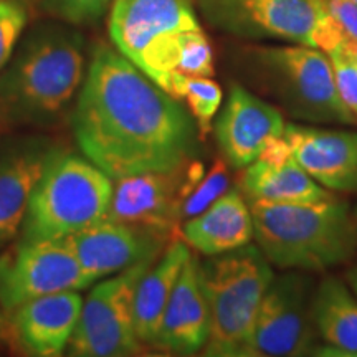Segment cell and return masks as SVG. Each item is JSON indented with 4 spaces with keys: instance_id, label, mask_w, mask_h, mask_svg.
Returning a JSON list of instances; mask_svg holds the SVG:
<instances>
[{
    "instance_id": "obj_1",
    "label": "cell",
    "mask_w": 357,
    "mask_h": 357,
    "mask_svg": "<svg viewBox=\"0 0 357 357\" xmlns=\"http://www.w3.org/2000/svg\"><path fill=\"white\" fill-rule=\"evenodd\" d=\"M70 123L82 154L113 181L189 166L202 141L178 100L105 42L89 48Z\"/></svg>"
},
{
    "instance_id": "obj_19",
    "label": "cell",
    "mask_w": 357,
    "mask_h": 357,
    "mask_svg": "<svg viewBox=\"0 0 357 357\" xmlns=\"http://www.w3.org/2000/svg\"><path fill=\"white\" fill-rule=\"evenodd\" d=\"M181 238L205 257L234 252L253 238L250 205L242 190L230 189L199 215L181 225Z\"/></svg>"
},
{
    "instance_id": "obj_10",
    "label": "cell",
    "mask_w": 357,
    "mask_h": 357,
    "mask_svg": "<svg viewBox=\"0 0 357 357\" xmlns=\"http://www.w3.org/2000/svg\"><path fill=\"white\" fill-rule=\"evenodd\" d=\"M89 283L63 240L13 245L0 253V307L3 312L45 294L84 289Z\"/></svg>"
},
{
    "instance_id": "obj_28",
    "label": "cell",
    "mask_w": 357,
    "mask_h": 357,
    "mask_svg": "<svg viewBox=\"0 0 357 357\" xmlns=\"http://www.w3.org/2000/svg\"><path fill=\"white\" fill-rule=\"evenodd\" d=\"M318 3L341 26L347 37L357 40V6L354 2L351 0H318Z\"/></svg>"
},
{
    "instance_id": "obj_13",
    "label": "cell",
    "mask_w": 357,
    "mask_h": 357,
    "mask_svg": "<svg viewBox=\"0 0 357 357\" xmlns=\"http://www.w3.org/2000/svg\"><path fill=\"white\" fill-rule=\"evenodd\" d=\"M174 235L149 227L114 222L109 218L66 238L77 255L89 284L128 270L151 258H158Z\"/></svg>"
},
{
    "instance_id": "obj_3",
    "label": "cell",
    "mask_w": 357,
    "mask_h": 357,
    "mask_svg": "<svg viewBox=\"0 0 357 357\" xmlns=\"http://www.w3.org/2000/svg\"><path fill=\"white\" fill-rule=\"evenodd\" d=\"M253 238L271 265L281 270L323 271L352 258L357 220L344 200L305 204L248 202Z\"/></svg>"
},
{
    "instance_id": "obj_4",
    "label": "cell",
    "mask_w": 357,
    "mask_h": 357,
    "mask_svg": "<svg viewBox=\"0 0 357 357\" xmlns=\"http://www.w3.org/2000/svg\"><path fill=\"white\" fill-rule=\"evenodd\" d=\"M113 178L84 155L65 151L52 155L30 197L17 242L63 240L105 218Z\"/></svg>"
},
{
    "instance_id": "obj_32",
    "label": "cell",
    "mask_w": 357,
    "mask_h": 357,
    "mask_svg": "<svg viewBox=\"0 0 357 357\" xmlns=\"http://www.w3.org/2000/svg\"><path fill=\"white\" fill-rule=\"evenodd\" d=\"M356 220H357V218H356Z\"/></svg>"
},
{
    "instance_id": "obj_20",
    "label": "cell",
    "mask_w": 357,
    "mask_h": 357,
    "mask_svg": "<svg viewBox=\"0 0 357 357\" xmlns=\"http://www.w3.org/2000/svg\"><path fill=\"white\" fill-rule=\"evenodd\" d=\"M190 255L189 245L174 236L137 283L134 293V329L142 344H155L172 289Z\"/></svg>"
},
{
    "instance_id": "obj_15",
    "label": "cell",
    "mask_w": 357,
    "mask_h": 357,
    "mask_svg": "<svg viewBox=\"0 0 357 357\" xmlns=\"http://www.w3.org/2000/svg\"><path fill=\"white\" fill-rule=\"evenodd\" d=\"M77 289L45 294L6 311V337L22 354L56 357L66 351L82 312Z\"/></svg>"
},
{
    "instance_id": "obj_2",
    "label": "cell",
    "mask_w": 357,
    "mask_h": 357,
    "mask_svg": "<svg viewBox=\"0 0 357 357\" xmlns=\"http://www.w3.org/2000/svg\"><path fill=\"white\" fill-rule=\"evenodd\" d=\"M86 65V42L77 26L60 20L35 25L0 71V134L63 123Z\"/></svg>"
},
{
    "instance_id": "obj_23",
    "label": "cell",
    "mask_w": 357,
    "mask_h": 357,
    "mask_svg": "<svg viewBox=\"0 0 357 357\" xmlns=\"http://www.w3.org/2000/svg\"><path fill=\"white\" fill-rule=\"evenodd\" d=\"M158 86L176 100H185L187 108L199 128L200 139L204 141L212 131V119L222 105L220 86L212 78L189 77L177 71L164 75Z\"/></svg>"
},
{
    "instance_id": "obj_12",
    "label": "cell",
    "mask_w": 357,
    "mask_h": 357,
    "mask_svg": "<svg viewBox=\"0 0 357 357\" xmlns=\"http://www.w3.org/2000/svg\"><path fill=\"white\" fill-rule=\"evenodd\" d=\"M199 29L194 0H113L109 7L111 43L139 70L167 38Z\"/></svg>"
},
{
    "instance_id": "obj_21",
    "label": "cell",
    "mask_w": 357,
    "mask_h": 357,
    "mask_svg": "<svg viewBox=\"0 0 357 357\" xmlns=\"http://www.w3.org/2000/svg\"><path fill=\"white\" fill-rule=\"evenodd\" d=\"M240 190L247 202L305 204L333 195L298 164L294 155L283 164L253 160L245 167Z\"/></svg>"
},
{
    "instance_id": "obj_16",
    "label": "cell",
    "mask_w": 357,
    "mask_h": 357,
    "mask_svg": "<svg viewBox=\"0 0 357 357\" xmlns=\"http://www.w3.org/2000/svg\"><path fill=\"white\" fill-rule=\"evenodd\" d=\"M283 113L242 84H231L229 98L215 123V136L223 159L234 169H245L273 137L283 136Z\"/></svg>"
},
{
    "instance_id": "obj_5",
    "label": "cell",
    "mask_w": 357,
    "mask_h": 357,
    "mask_svg": "<svg viewBox=\"0 0 357 357\" xmlns=\"http://www.w3.org/2000/svg\"><path fill=\"white\" fill-rule=\"evenodd\" d=\"M250 83L278 102L281 113L312 124H356L339 98L328 53L294 47H255L248 50Z\"/></svg>"
},
{
    "instance_id": "obj_8",
    "label": "cell",
    "mask_w": 357,
    "mask_h": 357,
    "mask_svg": "<svg viewBox=\"0 0 357 357\" xmlns=\"http://www.w3.org/2000/svg\"><path fill=\"white\" fill-rule=\"evenodd\" d=\"M151 258L96 283L82 305L66 354L73 357L137 356L142 342L134 329V293Z\"/></svg>"
},
{
    "instance_id": "obj_6",
    "label": "cell",
    "mask_w": 357,
    "mask_h": 357,
    "mask_svg": "<svg viewBox=\"0 0 357 357\" xmlns=\"http://www.w3.org/2000/svg\"><path fill=\"white\" fill-rule=\"evenodd\" d=\"M211 314L207 356H236L253 328L258 307L275 278L260 247L245 245L200 261Z\"/></svg>"
},
{
    "instance_id": "obj_29",
    "label": "cell",
    "mask_w": 357,
    "mask_h": 357,
    "mask_svg": "<svg viewBox=\"0 0 357 357\" xmlns=\"http://www.w3.org/2000/svg\"><path fill=\"white\" fill-rule=\"evenodd\" d=\"M347 283H349V288L357 298V265L347 271Z\"/></svg>"
},
{
    "instance_id": "obj_7",
    "label": "cell",
    "mask_w": 357,
    "mask_h": 357,
    "mask_svg": "<svg viewBox=\"0 0 357 357\" xmlns=\"http://www.w3.org/2000/svg\"><path fill=\"white\" fill-rule=\"evenodd\" d=\"M200 15L223 33L283 40L329 52L347 35L318 0H197Z\"/></svg>"
},
{
    "instance_id": "obj_31",
    "label": "cell",
    "mask_w": 357,
    "mask_h": 357,
    "mask_svg": "<svg viewBox=\"0 0 357 357\" xmlns=\"http://www.w3.org/2000/svg\"><path fill=\"white\" fill-rule=\"evenodd\" d=\"M351 2H354V3H356V6H357V0H351Z\"/></svg>"
},
{
    "instance_id": "obj_22",
    "label": "cell",
    "mask_w": 357,
    "mask_h": 357,
    "mask_svg": "<svg viewBox=\"0 0 357 357\" xmlns=\"http://www.w3.org/2000/svg\"><path fill=\"white\" fill-rule=\"evenodd\" d=\"M312 316L329 349L342 356H357V300L336 276H328L319 283L312 296Z\"/></svg>"
},
{
    "instance_id": "obj_9",
    "label": "cell",
    "mask_w": 357,
    "mask_h": 357,
    "mask_svg": "<svg viewBox=\"0 0 357 357\" xmlns=\"http://www.w3.org/2000/svg\"><path fill=\"white\" fill-rule=\"evenodd\" d=\"M311 280L300 271L275 276L258 307L253 328L236 356L289 357L314 349Z\"/></svg>"
},
{
    "instance_id": "obj_30",
    "label": "cell",
    "mask_w": 357,
    "mask_h": 357,
    "mask_svg": "<svg viewBox=\"0 0 357 357\" xmlns=\"http://www.w3.org/2000/svg\"><path fill=\"white\" fill-rule=\"evenodd\" d=\"M346 43H347V47L351 48V52L354 53V55L357 56V40H354V38H349V37H346Z\"/></svg>"
},
{
    "instance_id": "obj_11",
    "label": "cell",
    "mask_w": 357,
    "mask_h": 357,
    "mask_svg": "<svg viewBox=\"0 0 357 357\" xmlns=\"http://www.w3.org/2000/svg\"><path fill=\"white\" fill-rule=\"evenodd\" d=\"M202 176V164L195 159L172 172H144L118 178L105 218L176 236L181 230L182 202Z\"/></svg>"
},
{
    "instance_id": "obj_14",
    "label": "cell",
    "mask_w": 357,
    "mask_h": 357,
    "mask_svg": "<svg viewBox=\"0 0 357 357\" xmlns=\"http://www.w3.org/2000/svg\"><path fill=\"white\" fill-rule=\"evenodd\" d=\"M60 147L40 134H0V253L19 236L35 185Z\"/></svg>"
},
{
    "instance_id": "obj_17",
    "label": "cell",
    "mask_w": 357,
    "mask_h": 357,
    "mask_svg": "<svg viewBox=\"0 0 357 357\" xmlns=\"http://www.w3.org/2000/svg\"><path fill=\"white\" fill-rule=\"evenodd\" d=\"M283 136L298 164L324 189L357 190V132L289 123Z\"/></svg>"
},
{
    "instance_id": "obj_25",
    "label": "cell",
    "mask_w": 357,
    "mask_h": 357,
    "mask_svg": "<svg viewBox=\"0 0 357 357\" xmlns=\"http://www.w3.org/2000/svg\"><path fill=\"white\" fill-rule=\"evenodd\" d=\"M30 19L26 0H0V71L8 63Z\"/></svg>"
},
{
    "instance_id": "obj_26",
    "label": "cell",
    "mask_w": 357,
    "mask_h": 357,
    "mask_svg": "<svg viewBox=\"0 0 357 357\" xmlns=\"http://www.w3.org/2000/svg\"><path fill=\"white\" fill-rule=\"evenodd\" d=\"M227 190H229V174H227L225 162L218 159L212 166L211 172L202 176L197 185L189 192V195L182 202V220L199 215Z\"/></svg>"
},
{
    "instance_id": "obj_24",
    "label": "cell",
    "mask_w": 357,
    "mask_h": 357,
    "mask_svg": "<svg viewBox=\"0 0 357 357\" xmlns=\"http://www.w3.org/2000/svg\"><path fill=\"white\" fill-rule=\"evenodd\" d=\"M113 0H40L38 7L52 19L75 26H88L100 22Z\"/></svg>"
},
{
    "instance_id": "obj_27",
    "label": "cell",
    "mask_w": 357,
    "mask_h": 357,
    "mask_svg": "<svg viewBox=\"0 0 357 357\" xmlns=\"http://www.w3.org/2000/svg\"><path fill=\"white\" fill-rule=\"evenodd\" d=\"M326 53L331 60L339 98L357 119V56L347 47L346 38Z\"/></svg>"
},
{
    "instance_id": "obj_18",
    "label": "cell",
    "mask_w": 357,
    "mask_h": 357,
    "mask_svg": "<svg viewBox=\"0 0 357 357\" xmlns=\"http://www.w3.org/2000/svg\"><path fill=\"white\" fill-rule=\"evenodd\" d=\"M211 334V314L202 287L200 260L192 253L172 289L154 347L190 356L202 351Z\"/></svg>"
}]
</instances>
